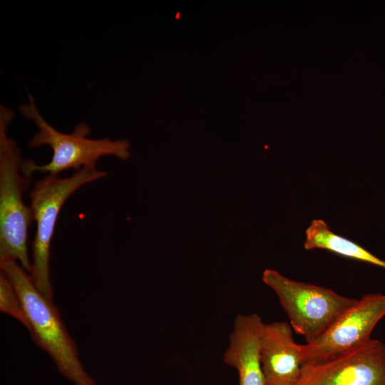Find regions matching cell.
I'll return each mask as SVG.
<instances>
[{"mask_svg": "<svg viewBox=\"0 0 385 385\" xmlns=\"http://www.w3.org/2000/svg\"><path fill=\"white\" fill-rule=\"evenodd\" d=\"M14 118L11 109L0 108V261H17L29 273V227L32 212L23 200L33 174L24 168V160L16 141L7 133Z\"/></svg>", "mask_w": 385, "mask_h": 385, "instance_id": "1", "label": "cell"}, {"mask_svg": "<svg viewBox=\"0 0 385 385\" xmlns=\"http://www.w3.org/2000/svg\"><path fill=\"white\" fill-rule=\"evenodd\" d=\"M266 385H268V384H266Z\"/></svg>", "mask_w": 385, "mask_h": 385, "instance_id": "12", "label": "cell"}, {"mask_svg": "<svg viewBox=\"0 0 385 385\" xmlns=\"http://www.w3.org/2000/svg\"><path fill=\"white\" fill-rule=\"evenodd\" d=\"M29 101L19 107L21 115L32 120L38 131L31 138L29 146L37 148L48 145L52 150L51 160L38 165L32 160H24V168L31 174L36 172L58 175L69 169L96 168V162L103 156H114L121 160L130 157V143L127 140L87 138L90 127L80 123L71 133H63L52 127L41 115L31 93Z\"/></svg>", "mask_w": 385, "mask_h": 385, "instance_id": "3", "label": "cell"}, {"mask_svg": "<svg viewBox=\"0 0 385 385\" xmlns=\"http://www.w3.org/2000/svg\"><path fill=\"white\" fill-rule=\"evenodd\" d=\"M106 175V172L96 168H81L67 178L49 174L36 182L30 191L29 207L36 225L29 275L37 289L50 300H53L51 245L60 211L75 191Z\"/></svg>", "mask_w": 385, "mask_h": 385, "instance_id": "4", "label": "cell"}, {"mask_svg": "<svg viewBox=\"0 0 385 385\" xmlns=\"http://www.w3.org/2000/svg\"><path fill=\"white\" fill-rule=\"evenodd\" d=\"M287 322L264 324L260 341V356L266 384L294 385L303 366L300 344Z\"/></svg>", "mask_w": 385, "mask_h": 385, "instance_id": "8", "label": "cell"}, {"mask_svg": "<svg viewBox=\"0 0 385 385\" xmlns=\"http://www.w3.org/2000/svg\"><path fill=\"white\" fill-rule=\"evenodd\" d=\"M0 310L19 320L28 330L29 324L21 299L11 281L1 271L0 273Z\"/></svg>", "mask_w": 385, "mask_h": 385, "instance_id": "11", "label": "cell"}, {"mask_svg": "<svg viewBox=\"0 0 385 385\" xmlns=\"http://www.w3.org/2000/svg\"><path fill=\"white\" fill-rule=\"evenodd\" d=\"M306 250H327L337 255L385 268V262L364 247L334 233L322 220H313L306 230Z\"/></svg>", "mask_w": 385, "mask_h": 385, "instance_id": "10", "label": "cell"}, {"mask_svg": "<svg viewBox=\"0 0 385 385\" xmlns=\"http://www.w3.org/2000/svg\"><path fill=\"white\" fill-rule=\"evenodd\" d=\"M385 317V294H368L345 310L317 339L300 344L303 365L325 359L371 339Z\"/></svg>", "mask_w": 385, "mask_h": 385, "instance_id": "7", "label": "cell"}, {"mask_svg": "<svg viewBox=\"0 0 385 385\" xmlns=\"http://www.w3.org/2000/svg\"><path fill=\"white\" fill-rule=\"evenodd\" d=\"M0 267L21 299L29 324L28 331L35 344L48 354L61 375L74 385H96L53 300L37 289L29 273L17 261H0Z\"/></svg>", "mask_w": 385, "mask_h": 385, "instance_id": "2", "label": "cell"}, {"mask_svg": "<svg viewBox=\"0 0 385 385\" xmlns=\"http://www.w3.org/2000/svg\"><path fill=\"white\" fill-rule=\"evenodd\" d=\"M264 324L255 313L239 314L235 319L223 361L236 369L238 385H266L260 356Z\"/></svg>", "mask_w": 385, "mask_h": 385, "instance_id": "9", "label": "cell"}, {"mask_svg": "<svg viewBox=\"0 0 385 385\" xmlns=\"http://www.w3.org/2000/svg\"><path fill=\"white\" fill-rule=\"evenodd\" d=\"M262 279L277 294L292 329L307 343L321 336L356 300L331 289L294 281L274 270H265Z\"/></svg>", "mask_w": 385, "mask_h": 385, "instance_id": "5", "label": "cell"}, {"mask_svg": "<svg viewBox=\"0 0 385 385\" xmlns=\"http://www.w3.org/2000/svg\"><path fill=\"white\" fill-rule=\"evenodd\" d=\"M294 385H385V344L371 338L304 364Z\"/></svg>", "mask_w": 385, "mask_h": 385, "instance_id": "6", "label": "cell"}]
</instances>
